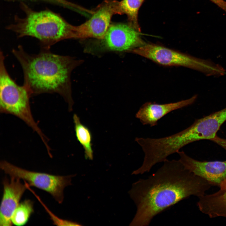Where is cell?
Masks as SVG:
<instances>
[{"mask_svg": "<svg viewBox=\"0 0 226 226\" xmlns=\"http://www.w3.org/2000/svg\"><path fill=\"white\" fill-rule=\"evenodd\" d=\"M164 162L148 178L132 184L128 193L137 209L130 226L148 225L157 215L191 196L205 195L212 186L185 169L179 160Z\"/></svg>", "mask_w": 226, "mask_h": 226, "instance_id": "6da1fadb", "label": "cell"}, {"mask_svg": "<svg viewBox=\"0 0 226 226\" xmlns=\"http://www.w3.org/2000/svg\"><path fill=\"white\" fill-rule=\"evenodd\" d=\"M12 53L22 69L24 85L32 96L44 93H57L72 110L70 75L76 62L68 56L53 53L41 49L38 54H30L21 46L13 49Z\"/></svg>", "mask_w": 226, "mask_h": 226, "instance_id": "7a4b0ae2", "label": "cell"}, {"mask_svg": "<svg viewBox=\"0 0 226 226\" xmlns=\"http://www.w3.org/2000/svg\"><path fill=\"white\" fill-rule=\"evenodd\" d=\"M21 7L25 17H16L15 23L7 27L18 37L35 38L40 41L41 49H50L52 46L61 40L75 39V26L58 13L48 10L35 11L23 3Z\"/></svg>", "mask_w": 226, "mask_h": 226, "instance_id": "3957f363", "label": "cell"}, {"mask_svg": "<svg viewBox=\"0 0 226 226\" xmlns=\"http://www.w3.org/2000/svg\"><path fill=\"white\" fill-rule=\"evenodd\" d=\"M5 57L0 51V112L14 116L24 121L39 135L45 147H49L48 139L35 121L31 112L30 99L32 96L24 85H18L6 68Z\"/></svg>", "mask_w": 226, "mask_h": 226, "instance_id": "277c9868", "label": "cell"}, {"mask_svg": "<svg viewBox=\"0 0 226 226\" xmlns=\"http://www.w3.org/2000/svg\"><path fill=\"white\" fill-rule=\"evenodd\" d=\"M130 52L166 66H180L200 71L207 75H215L218 66L211 62L194 57L159 45L146 43Z\"/></svg>", "mask_w": 226, "mask_h": 226, "instance_id": "5b68a950", "label": "cell"}, {"mask_svg": "<svg viewBox=\"0 0 226 226\" xmlns=\"http://www.w3.org/2000/svg\"><path fill=\"white\" fill-rule=\"evenodd\" d=\"M0 168L10 177L23 180L29 186L48 193L59 203H61L63 201L64 189L71 185L72 178L76 175H56L31 171L17 166L5 160L1 161Z\"/></svg>", "mask_w": 226, "mask_h": 226, "instance_id": "8992f818", "label": "cell"}, {"mask_svg": "<svg viewBox=\"0 0 226 226\" xmlns=\"http://www.w3.org/2000/svg\"><path fill=\"white\" fill-rule=\"evenodd\" d=\"M117 3L115 0H105L98 6L89 19L75 26V38H103L111 24L113 15L117 14Z\"/></svg>", "mask_w": 226, "mask_h": 226, "instance_id": "52a82bcc", "label": "cell"}, {"mask_svg": "<svg viewBox=\"0 0 226 226\" xmlns=\"http://www.w3.org/2000/svg\"><path fill=\"white\" fill-rule=\"evenodd\" d=\"M141 33L129 23L111 24L100 40L104 48L108 51L130 52L146 43Z\"/></svg>", "mask_w": 226, "mask_h": 226, "instance_id": "ba28073f", "label": "cell"}, {"mask_svg": "<svg viewBox=\"0 0 226 226\" xmlns=\"http://www.w3.org/2000/svg\"><path fill=\"white\" fill-rule=\"evenodd\" d=\"M226 121V107L203 118L196 119L188 127L178 132L183 146L201 140H211L216 135L222 125Z\"/></svg>", "mask_w": 226, "mask_h": 226, "instance_id": "9c48e42d", "label": "cell"}, {"mask_svg": "<svg viewBox=\"0 0 226 226\" xmlns=\"http://www.w3.org/2000/svg\"><path fill=\"white\" fill-rule=\"evenodd\" d=\"M179 160L184 168L205 180L212 186H220L226 181V161H200L179 151Z\"/></svg>", "mask_w": 226, "mask_h": 226, "instance_id": "30bf717a", "label": "cell"}, {"mask_svg": "<svg viewBox=\"0 0 226 226\" xmlns=\"http://www.w3.org/2000/svg\"><path fill=\"white\" fill-rule=\"evenodd\" d=\"M5 178L3 181V194L0 208V226L12 225L11 218L14 210L27 188L20 179L10 177Z\"/></svg>", "mask_w": 226, "mask_h": 226, "instance_id": "8fae6325", "label": "cell"}, {"mask_svg": "<svg viewBox=\"0 0 226 226\" xmlns=\"http://www.w3.org/2000/svg\"><path fill=\"white\" fill-rule=\"evenodd\" d=\"M197 96L195 95L186 100L164 104L147 102L141 106L135 117L143 125H149L151 127L157 126L158 121L170 112L193 104Z\"/></svg>", "mask_w": 226, "mask_h": 226, "instance_id": "7c38bea8", "label": "cell"}, {"mask_svg": "<svg viewBox=\"0 0 226 226\" xmlns=\"http://www.w3.org/2000/svg\"><path fill=\"white\" fill-rule=\"evenodd\" d=\"M220 188L215 193L198 197L197 205L199 209L211 218H226V181Z\"/></svg>", "mask_w": 226, "mask_h": 226, "instance_id": "4fadbf2b", "label": "cell"}, {"mask_svg": "<svg viewBox=\"0 0 226 226\" xmlns=\"http://www.w3.org/2000/svg\"><path fill=\"white\" fill-rule=\"evenodd\" d=\"M73 119L76 136L84 149L85 158L92 160L93 159V151L91 131L88 127L82 123L77 114H74Z\"/></svg>", "mask_w": 226, "mask_h": 226, "instance_id": "5bb4252c", "label": "cell"}, {"mask_svg": "<svg viewBox=\"0 0 226 226\" xmlns=\"http://www.w3.org/2000/svg\"><path fill=\"white\" fill-rule=\"evenodd\" d=\"M144 0H122L118 2L117 14H125L127 16L129 24L141 32L138 21L139 8Z\"/></svg>", "mask_w": 226, "mask_h": 226, "instance_id": "9a60e30c", "label": "cell"}, {"mask_svg": "<svg viewBox=\"0 0 226 226\" xmlns=\"http://www.w3.org/2000/svg\"><path fill=\"white\" fill-rule=\"evenodd\" d=\"M34 212L33 202L30 199L24 200L19 203L12 215V224L18 226L24 225Z\"/></svg>", "mask_w": 226, "mask_h": 226, "instance_id": "2e32d148", "label": "cell"}, {"mask_svg": "<svg viewBox=\"0 0 226 226\" xmlns=\"http://www.w3.org/2000/svg\"><path fill=\"white\" fill-rule=\"evenodd\" d=\"M37 198L38 199L39 201L40 202L43 206L44 207L46 211L48 213L51 218V219L53 222V223L55 225L58 226H80L82 225L79 223L76 222H73L71 221L64 220L59 218L57 216L53 213L45 206L43 202L40 200L39 197L36 195L34 192L32 191Z\"/></svg>", "mask_w": 226, "mask_h": 226, "instance_id": "e0dca14e", "label": "cell"}, {"mask_svg": "<svg viewBox=\"0 0 226 226\" xmlns=\"http://www.w3.org/2000/svg\"><path fill=\"white\" fill-rule=\"evenodd\" d=\"M214 142L226 151V138H222L217 136L214 139Z\"/></svg>", "mask_w": 226, "mask_h": 226, "instance_id": "ac0fdd59", "label": "cell"}, {"mask_svg": "<svg viewBox=\"0 0 226 226\" xmlns=\"http://www.w3.org/2000/svg\"><path fill=\"white\" fill-rule=\"evenodd\" d=\"M224 10L226 13V2L224 0H210Z\"/></svg>", "mask_w": 226, "mask_h": 226, "instance_id": "d6986e66", "label": "cell"}, {"mask_svg": "<svg viewBox=\"0 0 226 226\" xmlns=\"http://www.w3.org/2000/svg\"><path fill=\"white\" fill-rule=\"evenodd\" d=\"M41 0L45 1L46 2H47L50 3H54L57 4L62 5H66L67 4V3L64 0Z\"/></svg>", "mask_w": 226, "mask_h": 226, "instance_id": "ffe728a7", "label": "cell"}]
</instances>
